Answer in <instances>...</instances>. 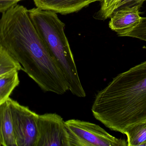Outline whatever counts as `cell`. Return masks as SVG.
<instances>
[{"label": "cell", "instance_id": "1", "mask_svg": "<svg viewBox=\"0 0 146 146\" xmlns=\"http://www.w3.org/2000/svg\"><path fill=\"white\" fill-rule=\"evenodd\" d=\"M2 13L0 45L44 91L58 95L66 92V80L32 22L28 9L16 4Z\"/></svg>", "mask_w": 146, "mask_h": 146}, {"label": "cell", "instance_id": "2", "mask_svg": "<svg viewBox=\"0 0 146 146\" xmlns=\"http://www.w3.org/2000/svg\"><path fill=\"white\" fill-rule=\"evenodd\" d=\"M93 115L106 127L125 134L146 121V61L113 78L95 96Z\"/></svg>", "mask_w": 146, "mask_h": 146}, {"label": "cell", "instance_id": "3", "mask_svg": "<svg viewBox=\"0 0 146 146\" xmlns=\"http://www.w3.org/2000/svg\"><path fill=\"white\" fill-rule=\"evenodd\" d=\"M28 13L32 22L66 80L68 91L78 97H85L86 93L64 31L65 24L53 11L36 7L28 9Z\"/></svg>", "mask_w": 146, "mask_h": 146}, {"label": "cell", "instance_id": "4", "mask_svg": "<svg viewBox=\"0 0 146 146\" xmlns=\"http://www.w3.org/2000/svg\"><path fill=\"white\" fill-rule=\"evenodd\" d=\"M69 146H127V141L117 139L95 123L77 119L65 121Z\"/></svg>", "mask_w": 146, "mask_h": 146}, {"label": "cell", "instance_id": "5", "mask_svg": "<svg viewBox=\"0 0 146 146\" xmlns=\"http://www.w3.org/2000/svg\"><path fill=\"white\" fill-rule=\"evenodd\" d=\"M8 101L16 146H36L39 115L10 97Z\"/></svg>", "mask_w": 146, "mask_h": 146}, {"label": "cell", "instance_id": "6", "mask_svg": "<svg viewBox=\"0 0 146 146\" xmlns=\"http://www.w3.org/2000/svg\"><path fill=\"white\" fill-rule=\"evenodd\" d=\"M35 146H69L65 121L56 113L39 115Z\"/></svg>", "mask_w": 146, "mask_h": 146}, {"label": "cell", "instance_id": "7", "mask_svg": "<svg viewBox=\"0 0 146 146\" xmlns=\"http://www.w3.org/2000/svg\"><path fill=\"white\" fill-rule=\"evenodd\" d=\"M141 7L139 6L135 5L116 9L110 17L109 27L116 32L117 35L132 29L140 21Z\"/></svg>", "mask_w": 146, "mask_h": 146}, {"label": "cell", "instance_id": "8", "mask_svg": "<svg viewBox=\"0 0 146 146\" xmlns=\"http://www.w3.org/2000/svg\"><path fill=\"white\" fill-rule=\"evenodd\" d=\"M36 7L66 15L78 12L100 0H33Z\"/></svg>", "mask_w": 146, "mask_h": 146}, {"label": "cell", "instance_id": "9", "mask_svg": "<svg viewBox=\"0 0 146 146\" xmlns=\"http://www.w3.org/2000/svg\"><path fill=\"white\" fill-rule=\"evenodd\" d=\"M0 146H16L8 99L0 105Z\"/></svg>", "mask_w": 146, "mask_h": 146}, {"label": "cell", "instance_id": "10", "mask_svg": "<svg viewBox=\"0 0 146 146\" xmlns=\"http://www.w3.org/2000/svg\"><path fill=\"white\" fill-rule=\"evenodd\" d=\"M128 146H146V121L129 127L125 132Z\"/></svg>", "mask_w": 146, "mask_h": 146}, {"label": "cell", "instance_id": "11", "mask_svg": "<svg viewBox=\"0 0 146 146\" xmlns=\"http://www.w3.org/2000/svg\"><path fill=\"white\" fill-rule=\"evenodd\" d=\"M19 83L17 71L0 76V105L9 98Z\"/></svg>", "mask_w": 146, "mask_h": 146}, {"label": "cell", "instance_id": "12", "mask_svg": "<svg viewBox=\"0 0 146 146\" xmlns=\"http://www.w3.org/2000/svg\"><path fill=\"white\" fill-rule=\"evenodd\" d=\"M22 70L21 65L0 45V76Z\"/></svg>", "mask_w": 146, "mask_h": 146}, {"label": "cell", "instance_id": "13", "mask_svg": "<svg viewBox=\"0 0 146 146\" xmlns=\"http://www.w3.org/2000/svg\"><path fill=\"white\" fill-rule=\"evenodd\" d=\"M123 0H100L99 9L95 13L94 18L104 21L110 18L111 14L116 9L118 4Z\"/></svg>", "mask_w": 146, "mask_h": 146}, {"label": "cell", "instance_id": "14", "mask_svg": "<svg viewBox=\"0 0 146 146\" xmlns=\"http://www.w3.org/2000/svg\"><path fill=\"white\" fill-rule=\"evenodd\" d=\"M118 36L134 38L146 42V17H141L137 25Z\"/></svg>", "mask_w": 146, "mask_h": 146}, {"label": "cell", "instance_id": "15", "mask_svg": "<svg viewBox=\"0 0 146 146\" xmlns=\"http://www.w3.org/2000/svg\"><path fill=\"white\" fill-rule=\"evenodd\" d=\"M145 0H123L118 4L116 9L127 7H132L138 5L141 7Z\"/></svg>", "mask_w": 146, "mask_h": 146}, {"label": "cell", "instance_id": "16", "mask_svg": "<svg viewBox=\"0 0 146 146\" xmlns=\"http://www.w3.org/2000/svg\"><path fill=\"white\" fill-rule=\"evenodd\" d=\"M22 0H0V13H3Z\"/></svg>", "mask_w": 146, "mask_h": 146}]
</instances>
